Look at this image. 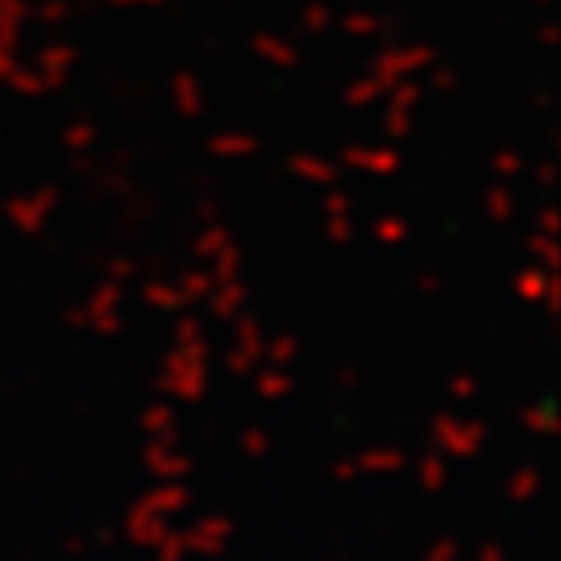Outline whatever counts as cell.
<instances>
[{
    "mask_svg": "<svg viewBox=\"0 0 561 561\" xmlns=\"http://www.w3.org/2000/svg\"><path fill=\"white\" fill-rule=\"evenodd\" d=\"M213 150H217V154H250V150H254V138H217Z\"/></svg>",
    "mask_w": 561,
    "mask_h": 561,
    "instance_id": "obj_1",
    "label": "cell"
},
{
    "mask_svg": "<svg viewBox=\"0 0 561 561\" xmlns=\"http://www.w3.org/2000/svg\"><path fill=\"white\" fill-rule=\"evenodd\" d=\"M291 171H308V175H317V180H333V171H324L321 162H312V159H291Z\"/></svg>",
    "mask_w": 561,
    "mask_h": 561,
    "instance_id": "obj_2",
    "label": "cell"
},
{
    "mask_svg": "<svg viewBox=\"0 0 561 561\" xmlns=\"http://www.w3.org/2000/svg\"><path fill=\"white\" fill-rule=\"evenodd\" d=\"M259 50H266V55H271V59H279V62H291L296 59V55H291V50H279V42H259Z\"/></svg>",
    "mask_w": 561,
    "mask_h": 561,
    "instance_id": "obj_3",
    "label": "cell"
}]
</instances>
